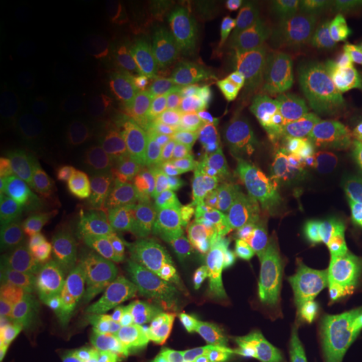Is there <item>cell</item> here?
<instances>
[{"instance_id": "obj_2", "label": "cell", "mask_w": 362, "mask_h": 362, "mask_svg": "<svg viewBox=\"0 0 362 362\" xmlns=\"http://www.w3.org/2000/svg\"><path fill=\"white\" fill-rule=\"evenodd\" d=\"M39 304L49 334L67 351L94 349L106 337L110 315L101 298L86 285H54Z\"/></svg>"}, {"instance_id": "obj_7", "label": "cell", "mask_w": 362, "mask_h": 362, "mask_svg": "<svg viewBox=\"0 0 362 362\" xmlns=\"http://www.w3.org/2000/svg\"><path fill=\"white\" fill-rule=\"evenodd\" d=\"M285 141L292 160L304 168L310 178L320 181L325 187H329V183L351 187L341 158L325 131V121L320 119L319 115L304 111L293 117L287 128Z\"/></svg>"}, {"instance_id": "obj_3", "label": "cell", "mask_w": 362, "mask_h": 362, "mask_svg": "<svg viewBox=\"0 0 362 362\" xmlns=\"http://www.w3.org/2000/svg\"><path fill=\"white\" fill-rule=\"evenodd\" d=\"M297 314L315 362H362V325L334 298L312 288Z\"/></svg>"}, {"instance_id": "obj_4", "label": "cell", "mask_w": 362, "mask_h": 362, "mask_svg": "<svg viewBox=\"0 0 362 362\" xmlns=\"http://www.w3.org/2000/svg\"><path fill=\"white\" fill-rule=\"evenodd\" d=\"M0 250V282L2 292L13 302L42 300L47 282V243L34 226L12 223L4 232Z\"/></svg>"}, {"instance_id": "obj_11", "label": "cell", "mask_w": 362, "mask_h": 362, "mask_svg": "<svg viewBox=\"0 0 362 362\" xmlns=\"http://www.w3.org/2000/svg\"><path fill=\"white\" fill-rule=\"evenodd\" d=\"M252 362H315L297 322L270 324L248 351Z\"/></svg>"}, {"instance_id": "obj_13", "label": "cell", "mask_w": 362, "mask_h": 362, "mask_svg": "<svg viewBox=\"0 0 362 362\" xmlns=\"http://www.w3.org/2000/svg\"><path fill=\"white\" fill-rule=\"evenodd\" d=\"M206 253L200 243L194 240H178L166 245L155 259L158 277L170 282H183L200 274L206 264Z\"/></svg>"}, {"instance_id": "obj_10", "label": "cell", "mask_w": 362, "mask_h": 362, "mask_svg": "<svg viewBox=\"0 0 362 362\" xmlns=\"http://www.w3.org/2000/svg\"><path fill=\"white\" fill-rule=\"evenodd\" d=\"M325 131L341 158L351 187L362 188V101L344 99L325 119Z\"/></svg>"}, {"instance_id": "obj_15", "label": "cell", "mask_w": 362, "mask_h": 362, "mask_svg": "<svg viewBox=\"0 0 362 362\" xmlns=\"http://www.w3.org/2000/svg\"><path fill=\"white\" fill-rule=\"evenodd\" d=\"M334 210L346 228L362 226V188L332 189Z\"/></svg>"}, {"instance_id": "obj_6", "label": "cell", "mask_w": 362, "mask_h": 362, "mask_svg": "<svg viewBox=\"0 0 362 362\" xmlns=\"http://www.w3.org/2000/svg\"><path fill=\"white\" fill-rule=\"evenodd\" d=\"M208 117L230 141L252 146L265 141L274 128L270 103L248 88H225L208 104Z\"/></svg>"}, {"instance_id": "obj_5", "label": "cell", "mask_w": 362, "mask_h": 362, "mask_svg": "<svg viewBox=\"0 0 362 362\" xmlns=\"http://www.w3.org/2000/svg\"><path fill=\"white\" fill-rule=\"evenodd\" d=\"M228 342V327L220 310L200 298H187L171 312L166 349L173 362H205Z\"/></svg>"}, {"instance_id": "obj_8", "label": "cell", "mask_w": 362, "mask_h": 362, "mask_svg": "<svg viewBox=\"0 0 362 362\" xmlns=\"http://www.w3.org/2000/svg\"><path fill=\"white\" fill-rule=\"evenodd\" d=\"M314 275L319 291L362 325V226L342 233L329 260Z\"/></svg>"}, {"instance_id": "obj_12", "label": "cell", "mask_w": 362, "mask_h": 362, "mask_svg": "<svg viewBox=\"0 0 362 362\" xmlns=\"http://www.w3.org/2000/svg\"><path fill=\"white\" fill-rule=\"evenodd\" d=\"M267 27L275 49L282 56L293 57L300 51L305 39L307 21L300 7L292 4H267Z\"/></svg>"}, {"instance_id": "obj_1", "label": "cell", "mask_w": 362, "mask_h": 362, "mask_svg": "<svg viewBox=\"0 0 362 362\" xmlns=\"http://www.w3.org/2000/svg\"><path fill=\"white\" fill-rule=\"evenodd\" d=\"M274 216L280 232L310 260L314 272L325 265L347 230L334 210L332 188L314 178L282 181L275 189Z\"/></svg>"}, {"instance_id": "obj_9", "label": "cell", "mask_w": 362, "mask_h": 362, "mask_svg": "<svg viewBox=\"0 0 362 362\" xmlns=\"http://www.w3.org/2000/svg\"><path fill=\"white\" fill-rule=\"evenodd\" d=\"M279 259L280 250L269 238L260 235L235 238L220 253V279L232 292L260 291L274 275Z\"/></svg>"}, {"instance_id": "obj_14", "label": "cell", "mask_w": 362, "mask_h": 362, "mask_svg": "<svg viewBox=\"0 0 362 362\" xmlns=\"http://www.w3.org/2000/svg\"><path fill=\"white\" fill-rule=\"evenodd\" d=\"M79 277L90 291L111 287L121 277V260L115 248L96 243L84 250L79 259Z\"/></svg>"}]
</instances>
